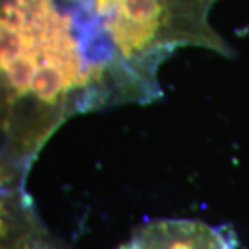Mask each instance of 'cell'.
Instances as JSON below:
<instances>
[{"mask_svg":"<svg viewBox=\"0 0 249 249\" xmlns=\"http://www.w3.org/2000/svg\"><path fill=\"white\" fill-rule=\"evenodd\" d=\"M1 190L25 188L36 157L78 114L142 104L94 0H1Z\"/></svg>","mask_w":249,"mask_h":249,"instance_id":"obj_1","label":"cell"},{"mask_svg":"<svg viewBox=\"0 0 249 249\" xmlns=\"http://www.w3.org/2000/svg\"><path fill=\"white\" fill-rule=\"evenodd\" d=\"M217 0H94L97 17L142 104L162 97L158 71L181 47L223 57L234 50L209 24Z\"/></svg>","mask_w":249,"mask_h":249,"instance_id":"obj_2","label":"cell"},{"mask_svg":"<svg viewBox=\"0 0 249 249\" xmlns=\"http://www.w3.org/2000/svg\"><path fill=\"white\" fill-rule=\"evenodd\" d=\"M134 249H237L234 232L196 219H160L139 226L132 234Z\"/></svg>","mask_w":249,"mask_h":249,"instance_id":"obj_3","label":"cell"},{"mask_svg":"<svg viewBox=\"0 0 249 249\" xmlns=\"http://www.w3.org/2000/svg\"><path fill=\"white\" fill-rule=\"evenodd\" d=\"M1 249H65L47 231L45 224H40L29 231L1 241Z\"/></svg>","mask_w":249,"mask_h":249,"instance_id":"obj_4","label":"cell"},{"mask_svg":"<svg viewBox=\"0 0 249 249\" xmlns=\"http://www.w3.org/2000/svg\"><path fill=\"white\" fill-rule=\"evenodd\" d=\"M116 249H134L133 247H132V244H124V245H121L119 248Z\"/></svg>","mask_w":249,"mask_h":249,"instance_id":"obj_5","label":"cell"}]
</instances>
